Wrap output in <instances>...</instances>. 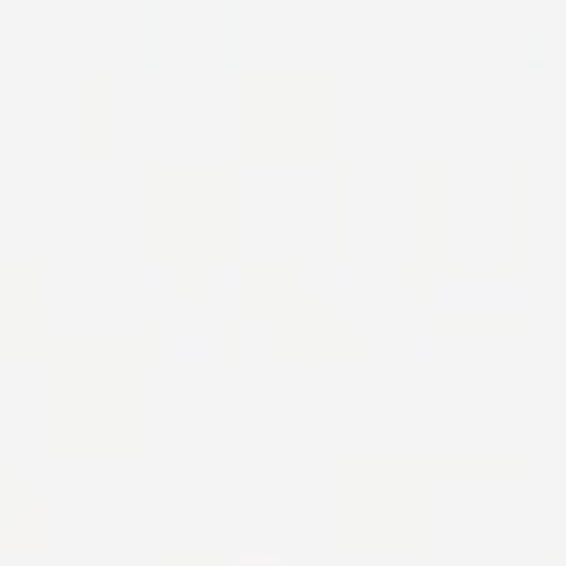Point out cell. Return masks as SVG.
I'll return each instance as SVG.
<instances>
[{
    "label": "cell",
    "instance_id": "obj_4",
    "mask_svg": "<svg viewBox=\"0 0 566 566\" xmlns=\"http://www.w3.org/2000/svg\"><path fill=\"white\" fill-rule=\"evenodd\" d=\"M554 7H560V0H524V13H530V19H536V25H542V19H548V13H554Z\"/></svg>",
    "mask_w": 566,
    "mask_h": 566
},
{
    "label": "cell",
    "instance_id": "obj_2",
    "mask_svg": "<svg viewBox=\"0 0 566 566\" xmlns=\"http://www.w3.org/2000/svg\"><path fill=\"white\" fill-rule=\"evenodd\" d=\"M560 80H536V159H560Z\"/></svg>",
    "mask_w": 566,
    "mask_h": 566
},
{
    "label": "cell",
    "instance_id": "obj_3",
    "mask_svg": "<svg viewBox=\"0 0 566 566\" xmlns=\"http://www.w3.org/2000/svg\"><path fill=\"white\" fill-rule=\"evenodd\" d=\"M548 74L566 80V31H560V38H548Z\"/></svg>",
    "mask_w": 566,
    "mask_h": 566
},
{
    "label": "cell",
    "instance_id": "obj_1",
    "mask_svg": "<svg viewBox=\"0 0 566 566\" xmlns=\"http://www.w3.org/2000/svg\"><path fill=\"white\" fill-rule=\"evenodd\" d=\"M427 305H439V311H512V317H524V281H451L444 274L427 293Z\"/></svg>",
    "mask_w": 566,
    "mask_h": 566
}]
</instances>
